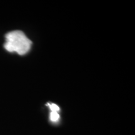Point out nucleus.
<instances>
[{"mask_svg":"<svg viewBox=\"0 0 135 135\" xmlns=\"http://www.w3.org/2000/svg\"><path fill=\"white\" fill-rule=\"evenodd\" d=\"M32 42L27 38L23 32L13 31L6 35L4 48L9 52H16L20 55H23L29 51Z\"/></svg>","mask_w":135,"mask_h":135,"instance_id":"obj_1","label":"nucleus"},{"mask_svg":"<svg viewBox=\"0 0 135 135\" xmlns=\"http://www.w3.org/2000/svg\"><path fill=\"white\" fill-rule=\"evenodd\" d=\"M48 105L50 106V108L51 109V111H53V112H58L59 109H60L58 106L55 104H48Z\"/></svg>","mask_w":135,"mask_h":135,"instance_id":"obj_3","label":"nucleus"},{"mask_svg":"<svg viewBox=\"0 0 135 135\" xmlns=\"http://www.w3.org/2000/svg\"><path fill=\"white\" fill-rule=\"evenodd\" d=\"M59 118H60V116H59L58 112H53V111H51L50 114L51 120L53 121V122H56L59 119Z\"/></svg>","mask_w":135,"mask_h":135,"instance_id":"obj_2","label":"nucleus"}]
</instances>
